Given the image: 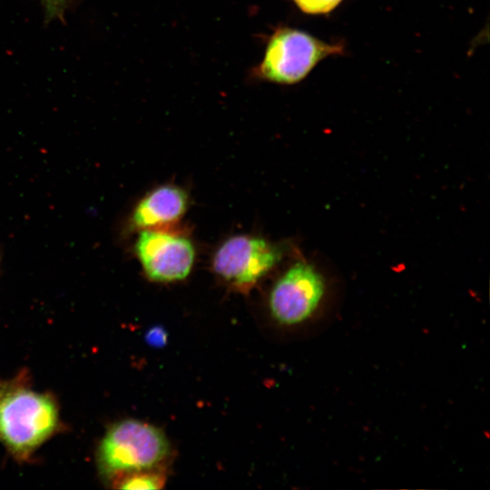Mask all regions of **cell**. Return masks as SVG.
I'll return each instance as SVG.
<instances>
[{
    "mask_svg": "<svg viewBox=\"0 0 490 490\" xmlns=\"http://www.w3.org/2000/svg\"><path fill=\"white\" fill-rule=\"evenodd\" d=\"M58 413L54 400L18 383L0 385V441L25 459L54 431Z\"/></svg>",
    "mask_w": 490,
    "mask_h": 490,
    "instance_id": "1",
    "label": "cell"
},
{
    "mask_svg": "<svg viewBox=\"0 0 490 490\" xmlns=\"http://www.w3.org/2000/svg\"><path fill=\"white\" fill-rule=\"evenodd\" d=\"M170 454V444L158 427L126 419L114 424L103 438L98 461L108 475L154 469Z\"/></svg>",
    "mask_w": 490,
    "mask_h": 490,
    "instance_id": "2",
    "label": "cell"
},
{
    "mask_svg": "<svg viewBox=\"0 0 490 490\" xmlns=\"http://www.w3.org/2000/svg\"><path fill=\"white\" fill-rule=\"evenodd\" d=\"M343 53L340 44H328L304 31L279 27L270 36L254 76L276 83H297L321 60Z\"/></svg>",
    "mask_w": 490,
    "mask_h": 490,
    "instance_id": "3",
    "label": "cell"
},
{
    "mask_svg": "<svg viewBox=\"0 0 490 490\" xmlns=\"http://www.w3.org/2000/svg\"><path fill=\"white\" fill-rule=\"evenodd\" d=\"M280 250L267 240L250 235L227 239L216 250L212 268L230 286L250 289L280 260Z\"/></svg>",
    "mask_w": 490,
    "mask_h": 490,
    "instance_id": "4",
    "label": "cell"
},
{
    "mask_svg": "<svg viewBox=\"0 0 490 490\" xmlns=\"http://www.w3.org/2000/svg\"><path fill=\"white\" fill-rule=\"evenodd\" d=\"M325 290L322 274L312 264L297 261L274 283L269 297L270 313L281 324L303 322L316 311Z\"/></svg>",
    "mask_w": 490,
    "mask_h": 490,
    "instance_id": "5",
    "label": "cell"
},
{
    "mask_svg": "<svg viewBox=\"0 0 490 490\" xmlns=\"http://www.w3.org/2000/svg\"><path fill=\"white\" fill-rule=\"evenodd\" d=\"M134 250L144 274L156 282L183 279L194 264L191 240L165 229L141 230Z\"/></svg>",
    "mask_w": 490,
    "mask_h": 490,
    "instance_id": "6",
    "label": "cell"
},
{
    "mask_svg": "<svg viewBox=\"0 0 490 490\" xmlns=\"http://www.w3.org/2000/svg\"><path fill=\"white\" fill-rule=\"evenodd\" d=\"M188 206L185 191L175 185H162L148 192L135 206L131 223L142 230L169 227L184 215Z\"/></svg>",
    "mask_w": 490,
    "mask_h": 490,
    "instance_id": "7",
    "label": "cell"
},
{
    "mask_svg": "<svg viewBox=\"0 0 490 490\" xmlns=\"http://www.w3.org/2000/svg\"><path fill=\"white\" fill-rule=\"evenodd\" d=\"M165 484V476L153 469L136 471L127 474L118 487L121 489H161Z\"/></svg>",
    "mask_w": 490,
    "mask_h": 490,
    "instance_id": "8",
    "label": "cell"
},
{
    "mask_svg": "<svg viewBox=\"0 0 490 490\" xmlns=\"http://www.w3.org/2000/svg\"><path fill=\"white\" fill-rule=\"evenodd\" d=\"M343 0H293L295 5L309 15H325L333 11Z\"/></svg>",
    "mask_w": 490,
    "mask_h": 490,
    "instance_id": "9",
    "label": "cell"
},
{
    "mask_svg": "<svg viewBox=\"0 0 490 490\" xmlns=\"http://www.w3.org/2000/svg\"><path fill=\"white\" fill-rule=\"evenodd\" d=\"M48 18H61L69 0H40Z\"/></svg>",
    "mask_w": 490,
    "mask_h": 490,
    "instance_id": "10",
    "label": "cell"
},
{
    "mask_svg": "<svg viewBox=\"0 0 490 490\" xmlns=\"http://www.w3.org/2000/svg\"><path fill=\"white\" fill-rule=\"evenodd\" d=\"M147 342L154 347H162L166 343L167 334L162 328L154 327L146 334Z\"/></svg>",
    "mask_w": 490,
    "mask_h": 490,
    "instance_id": "11",
    "label": "cell"
}]
</instances>
